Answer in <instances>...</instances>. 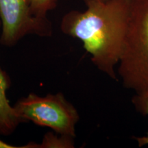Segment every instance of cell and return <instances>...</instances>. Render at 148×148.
<instances>
[{
    "label": "cell",
    "mask_w": 148,
    "mask_h": 148,
    "mask_svg": "<svg viewBox=\"0 0 148 148\" xmlns=\"http://www.w3.org/2000/svg\"><path fill=\"white\" fill-rule=\"evenodd\" d=\"M10 86V77L0 67V134L3 136L12 134L22 123L7 97L6 91Z\"/></svg>",
    "instance_id": "5b68a950"
},
{
    "label": "cell",
    "mask_w": 148,
    "mask_h": 148,
    "mask_svg": "<svg viewBox=\"0 0 148 148\" xmlns=\"http://www.w3.org/2000/svg\"><path fill=\"white\" fill-rule=\"evenodd\" d=\"M104 1H106V0H104Z\"/></svg>",
    "instance_id": "8fae6325"
},
{
    "label": "cell",
    "mask_w": 148,
    "mask_h": 148,
    "mask_svg": "<svg viewBox=\"0 0 148 148\" xmlns=\"http://www.w3.org/2000/svg\"><path fill=\"white\" fill-rule=\"evenodd\" d=\"M38 147V145L37 143H29L27 145L23 146H16L11 144L7 143L3 141L2 140L0 139V148H37Z\"/></svg>",
    "instance_id": "ba28073f"
},
{
    "label": "cell",
    "mask_w": 148,
    "mask_h": 148,
    "mask_svg": "<svg viewBox=\"0 0 148 148\" xmlns=\"http://www.w3.org/2000/svg\"><path fill=\"white\" fill-rule=\"evenodd\" d=\"M84 11L71 10L60 23L64 34L82 42L99 71L114 80L130 21L132 0H84Z\"/></svg>",
    "instance_id": "6da1fadb"
},
{
    "label": "cell",
    "mask_w": 148,
    "mask_h": 148,
    "mask_svg": "<svg viewBox=\"0 0 148 148\" xmlns=\"http://www.w3.org/2000/svg\"><path fill=\"white\" fill-rule=\"evenodd\" d=\"M74 137L58 134H53L47 133L44 136L42 143L39 144L40 148L50 147H64L69 148L74 147Z\"/></svg>",
    "instance_id": "8992f818"
},
{
    "label": "cell",
    "mask_w": 148,
    "mask_h": 148,
    "mask_svg": "<svg viewBox=\"0 0 148 148\" xmlns=\"http://www.w3.org/2000/svg\"><path fill=\"white\" fill-rule=\"evenodd\" d=\"M14 107L22 123L31 121L49 127L56 134L75 136L78 112L60 92L45 96L29 93L20 99Z\"/></svg>",
    "instance_id": "3957f363"
},
{
    "label": "cell",
    "mask_w": 148,
    "mask_h": 148,
    "mask_svg": "<svg viewBox=\"0 0 148 148\" xmlns=\"http://www.w3.org/2000/svg\"><path fill=\"white\" fill-rule=\"evenodd\" d=\"M1 27V20H0V28Z\"/></svg>",
    "instance_id": "30bf717a"
},
{
    "label": "cell",
    "mask_w": 148,
    "mask_h": 148,
    "mask_svg": "<svg viewBox=\"0 0 148 148\" xmlns=\"http://www.w3.org/2000/svg\"><path fill=\"white\" fill-rule=\"evenodd\" d=\"M145 115L148 116V101L146 103L145 106ZM135 140H136V142L138 143V147H143L145 145H148V132L146 135L143 136H139V137H134Z\"/></svg>",
    "instance_id": "9c48e42d"
},
{
    "label": "cell",
    "mask_w": 148,
    "mask_h": 148,
    "mask_svg": "<svg viewBox=\"0 0 148 148\" xmlns=\"http://www.w3.org/2000/svg\"><path fill=\"white\" fill-rule=\"evenodd\" d=\"M118 65L123 86L134 91L132 103L145 115L148 101V0H132L128 32Z\"/></svg>",
    "instance_id": "7a4b0ae2"
},
{
    "label": "cell",
    "mask_w": 148,
    "mask_h": 148,
    "mask_svg": "<svg viewBox=\"0 0 148 148\" xmlns=\"http://www.w3.org/2000/svg\"><path fill=\"white\" fill-rule=\"evenodd\" d=\"M1 32L0 44L12 47L27 35L51 36L52 25L48 18L34 16L30 0H0Z\"/></svg>",
    "instance_id": "277c9868"
},
{
    "label": "cell",
    "mask_w": 148,
    "mask_h": 148,
    "mask_svg": "<svg viewBox=\"0 0 148 148\" xmlns=\"http://www.w3.org/2000/svg\"><path fill=\"white\" fill-rule=\"evenodd\" d=\"M57 2L58 0H30L32 13L36 17L47 18V13L56 7Z\"/></svg>",
    "instance_id": "52a82bcc"
}]
</instances>
